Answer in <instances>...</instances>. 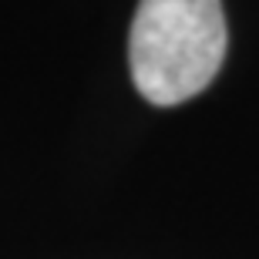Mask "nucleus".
<instances>
[{"label": "nucleus", "mask_w": 259, "mask_h": 259, "mask_svg": "<svg viewBox=\"0 0 259 259\" xmlns=\"http://www.w3.org/2000/svg\"><path fill=\"white\" fill-rule=\"evenodd\" d=\"M226 58L222 0H142L128 34V67L158 108L202 95Z\"/></svg>", "instance_id": "obj_1"}]
</instances>
